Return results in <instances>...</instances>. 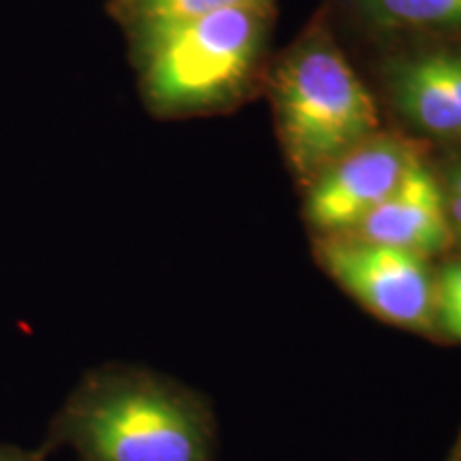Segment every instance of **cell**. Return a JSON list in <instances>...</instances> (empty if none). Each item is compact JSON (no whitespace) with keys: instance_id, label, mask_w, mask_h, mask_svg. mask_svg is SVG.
<instances>
[{"instance_id":"10","label":"cell","mask_w":461,"mask_h":461,"mask_svg":"<svg viewBox=\"0 0 461 461\" xmlns=\"http://www.w3.org/2000/svg\"><path fill=\"white\" fill-rule=\"evenodd\" d=\"M434 338L461 342V258L436 274Z\"/></svg>"},{"instance_id":"6","label":"cell","mask_w":461,"mask_h":461,"mask_svg":"<svg viewBox=\"0 0 461 461\" xmlns=\"http://www.w3.org/2000/svg\"><path fill=\"white\" fill-rule=\"evenodd\" d=\"M348 235L425 258L440 255L453 241L445 188L419 157L400 186L348 230Z\"/></svg>"},{"instance_id":"11","label":"cell","mask_w":461,"mask_h":461,"mask_svg":"<svg viewBox=\"0 0 461 461\" xmlns=\"http://www.w3.org/2000/svg\"><path fill=\"white\" fill-rule=\"evenodd\" d=\"M48 457L41 455L39 448H22L15 445L0 442V461H45Z\"/></svg>"},{"instance_id":"14","label":"cell","mask_w":461,"mask_h":461,"mask_svg":"<svg viewBox=\"0 0 461 461\" xmlns=\"http://www.w3.org/2000/svg\"><path fill=\"white\" fill-rule=\"evenodd\" d=\"M447 461H461V431H459L457 440H455V445H453V448H451V453H448Z\"/></svg>"},{"instance_id":"13","label":"cell","mask_w":461,"mask_h":461,"mask_svg":"<svg viewBox=\"0 0 461 461\" xmlns=\"http://www.w3.org/2000/svg\"><path fill=\"white\" fill-rule=\"evenodd\" d=\"M447 193L457 194V197H461V163L453 165V167H451V171H448Z\"/></svg>"},{"instance_id":"2","label":"cell","mask_w":461,"mask_h":461,"mask_svg":"<svg viewBox=\"0 0 461 461\" xmlns=\"http://www.w3.org/2000/svg\"><path fill=\"white\" fill-rule=\"evenodd\" d=\"M274 103L291 165L312 182L346 152L378 135L372 95L330 39L314 37L274 73Z\"/></svg>"},{"instance_id":"7","label":"cell","mask_w":461,"mask_h":461,"mask_svg":"<svg viewBox=\"0 0 461 461\" xmlns=\"http://www.w3.org/2000/svg\"><path fill=\"white\" fill-rule=\"evenodd\" d=\"M395 107L417 129L461 140V56L429 51L397 60L389 68Z\"/></svg>"},{"instance_id":"9","label":"cell","mask_w":461,"mask_h":461,"mask_svg":"<svg viewBox=\"0 0 461 461\" xmlns=\"http://www.w3.org/2000/svg\"><path fill=\"white\" fill-rule=\"evenodd\" d=\"M137 17L146 34V41L167 28L194 20V17L216 14V11L265 5V0H135Z\"/></svg>"},{"instance_id":"3","label":"cell","mask_w":461,"mask_h":461,"mask_svg":"<svg viewBox=\"0 0 461 461\" xmlns=\"http://www.w3.org/2000/svg\"><path fill=\"white\" fill-rule=\"evenodd\" d=\"M263 31L265 5H248L194 17L149 37V101L163 112H184L229 99L252 71Z\"/></svg>"},{"instance_id":"5","label":"cell","mask_w":461,"mask_h":461,"mask_svg":"<svg viewBox=\"0 0 461 461\" xmlns=\"http://www.w3.org/2000/svg\"><path fill=\"white\" fill-rule=\"evenodd\" d=\"M420 157L408 141L374 135L310 182L305 218L321 235L353 230L383 203Z\"/></svg>"},{"instance_id":"4","label":"cell","mask_w":461,"mask_h":461,"mask_svg":"<svg viewBox=\"0 0 461 461\" xmlns=\"http://www.w3.org/2000/svg\"><path fill=\"white\" fill-rule=\"evenodd\" d=\"M314 255L327 276L378 321L434 338L436 272L428 258L348 233L321 235Z\"/></svg>"},{"instance_id":"12","label":"cell","mask_w":461,"mask_h":461,"mask_svg":"<svg viewBox=\"0 0 461 461\" xmlns=\"http://www.w3.org/2000/svg\"><path fill=\"white\" fill-rule=\"evenodd\" d=\"M447 197V212H448V222H451L453 233L461 235V197L457 194H451L445 190Z\"/></svg>"},{"instance_id":"1","label":"cell","mask_w":461,"mask_h":461,"mask_svg":"<svg viewBox=\"0 0 461 461\" xmlns=\"http://www.w3.org/2000/svg\"><path fill=\"white\" fill-rule=\"evenodd\" d=\"M212 403L180 380L132 363L86 372L51 417L41 447L77 461H214Z\"/></svg>"},{"instance_id":"8","label":"cell","mask_w":461,"mask_h":461,"mask_svg":"<svg viewBox=\"0 0 461 461\" xmlns=\"http://www.w3.org/2000/svg\"><path fill=\"white\" fill-rule=\"evenodd\" d=\"M357 9L378 31L461 28V0H357Z\"/></svg>"}]
</instances>
